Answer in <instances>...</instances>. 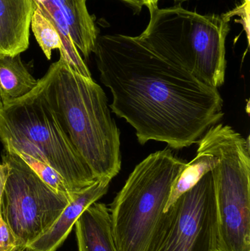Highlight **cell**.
<instances>
[{
  "label": "cell",
  "instance_id": "1",
  "mask_svg": "<svg viewBox=\"0 0 250 251\" xmlns=\"http://www.w3.org/2000/svg\"><path fill=\"white\" fill-rule=\"evenodd\" d=\"M147 7L149 23L138 36L98 35L95 62L113 96L110 108L135 128L139 143L154 140L181 150L223 119V100L194 70L191 10Z\"/></svg>",
  "mask_w": 250,
  "mask_h": 251
},
{
  "label": "cell",
  "instance_id": "2",
  "mask_svg": "<svg viewBox=\"0 0 250 251\" xmlns=\"http://www.w3.org/2000/svg\"><path fill=\"white\" fill-rule=\"evenodd\" d=\"M38 87L95 179L112 181L121 169L120 131L102 88L61 59L51 65Z\"/></svg>",
  "mask_w": 250,
  "mask_h": 251
},
{
  "label": "cell",
  "instance_id": "3",
  "mask_svg": "<svg viewBox=\"0 0 250 251\" xmlns=\"http://www.w3.org/2000/svg\"><path fill=\"white\" fill-rule=\"evenodd\" d=\"M186 163L167 148L136 165L109 206L117 251H148L172 185Z\"/></svg>",
  "mask_w": 250,
  "mask_h": 251
},
{
  "label": "cell",
  "instance_id": "4",
  "mask_svg": "<svg viewBox=\"0 0 250 251\" xmlns=\"http://www.w3.org/2000/svg\"><path fill=\"white\" fill-rule=\"evenodd\" d=\"M198 144L219 159L211 171L214 251H250V137L218 124L210 127Z\"/></svg>",
  "mask_w": 250,
  "mask_h": 251
},
{
  "label": "cell",
  "instance_id": "5",
  "mask_svg": "<svg viewBox=\"0 0 250 251\" xmlns=\"http://www.w3.org/2000/svg\"><path fill=\"white\" fill-rule=\"evenodd\" d=\"M0 140L55 170L73 194L97 181L43 99L39 87L10 104L0 102Z\"/></svg>",
  "mask_w": 250,
  "mask_h": 251
},
{
  "label": "cell",
  "instance_id": "6",
  "mask_svg": "<svg viewBox=\"0 0 250 251\" xmlns=\"http://www.w3.org/2000/svg\"><path fill=\"white\" fill-rule=\"evenodd\" d=\"M1 158L7 174L0 214L19 246H26L53 225L71 200L48 187L13 149L4 146Z\"/></svg>",
  "mask_w": 250,
  "mask_h": 251
},
{
  "label": "cell",
  "instance_id": "7",
  "mask_svg": "<svg viewBox=\"0 0 250 251\" xmlns=\"http://www.w3.org/2000/svg\"><path fill=\"white\" fill-rule=\"evenodd\" d=\"M214 218L209 172L164 214L148 251H214Z\"/></svg>",
  "mask_w": 250,
  "mask_h": 251
},
{
  "label": "cell",
  "instance_id": "8",
  "mask_svg": "<svg viewBox=\"0 0 250 251\" xmlns=\"http://www.w3.org/2000/svg\"><path fill=\"white\" fill-rule=\"evenodd\" d=\"M56 26L62 40L60 57L73 72L92 78L84 58L95 50L98 30L88 11L87 0H32Z\"/></svg>",
  "mask_w": 250,
  "mask_h": 251
},
{
  "label": "cell",
  "instance_id": "9",
  "mask_svg": "<svg viewBox=\"0 0 250 251\" xmlns=\"http://www.w3.org/2000/svg\"><path fill=\"white\" fill-rule=\"evenodd\" d=\"M227 15H201L190 11L188 45L194 70L208 85L218 89L226 79Z\"/></svg>",
  "mask_w": 250,
  "mask_h": 251
},
{
  "label": "cell",
  "instance_id": "10",
  "mask_svg": "<svg viewBox=\"0 0 250 251\" xmlns=\"http://www.w3.org/2000/svg\"><path fill=\"white\" fill-rule=\"evenodd\" d=\"M111 181L97 180L75 195L55 222L38 238L25 247L30 251H57L66 241L82 214L108 192Z\"/></svg>",
  "mask_w": 250,
  "mask_h": 251
},
{
  "label": "cell",
  "instance_id": "11",
  "mask_svg": "<svg viewBox=\"0 0 250 251\" xmlns=\"http://www.w3.org/2000/svg\"><path fill=\"white\" fill-rule=\"evenodd\" d=\"M32 0H0V54L16 56L29 45Z\"/></svg>",
  "mask_w": 250,
  "mask_h": 251
},
{
  "label": "cell",
  "instance_id": "12",
  "mask_svg": "<svg viewBox=\"0 0 250 251\" xmlns=\"http://www.w3.org/2000/svg\"><path fill=\"white\" fill-rule=\"evenodd\" d=\"M78 251H117L110 209L105 203L90 206L75 224Z\"/></svg>",
  "mask_w": 250,
  "mask_h": 251
},
{
  "label": "cell",
  "instance_id": "13",
  "mask_svg": "<svg viewBox=\"0 0 250 251\" xmlns=\"http://www.w3.org/2000/svg\"><path fill=\"white\" fill-rule=\"evenodd\" d=\"M39 82L29 73L21 59L0 54V102L3 105L22 98L33 91Z\"/></svg>",
  "mask_w": 250,
  "mask_h": 251
},
{
  "label": "cell",
  "instance_id": "14",
  "mask_svg": "<svg viewBox=\"0 0 250 251\" xmlns=\"http://www.w3.org/2000/svg\"><path fill=\"white\" fill-rule=\"evenodd\" d=\"M218 162L217 156L209 153L204 146L198 144L196 156L186 164L172 185L170 196L164 208V213L182 195L195 187L205 174L211 172Z\"/></svg>",
  "mask_w": 250,
  "mask_h": 251
},
{
  "label": "cell",
  "instance_id": "15",
  "mask_svg": "<svg viewBox=\"0 0 250 251\" xmlns=\"http://www.w3.org/2000/svg\"><path fill=\"white\" fill-rule=\"evenodd\" d=\"M30 26L37 42L46 58L50 60L52 50H60L63 47L61 38L52 22L45 16L39 7L35 4L31 18Z\"/></svg>",
  "mask_w": 250,
  "mask_h": 251
},
{
  "label": "cell",
  "instance_id": "16",
  "mask_svg": "<svg viewBox=\"0 0 250 251\" xmlns=\"http://www.w3.org/2000/svg\"><path fill=\"white\" fill-rule=\"evenodd\" d=\"M6 147H9V146H6ZM10 149H13L12 148ZM13 151L29 165V168L51 190H54L58 194L66 196L70 200L74 198L76 194H73L72 193L70 187H68L64 178L48 164L45 163L44 161L32 157L30 155Z\"/></svg>",
  "mask_w": 250,
  "mask_h": 251
},
{
  "label": "cell",
  "instance_id": "17",
  "mask_svg": "<svg viewBox=\"0 0 250 251\" xmlns=\"http://www.w3.org/2000/svg\"><path fill=\"white\" fill-rule=\"evenodd\" d=\"M18 246L16 237L0 214V251H13Z\"/></svg>",
  "mask_w": 250,
  "mask_h": 251
},
{
  "label": "cell",
  "instance_id": "18",
  "mask_svg": "<svg viewBox=\"0 0 250 251\" xmlns=\"http://www.w3.org/2000/svg\"><path fill=\"white\" fill-rule=\"evenodd\" d=\"M119 1L126 3L139 11L143 6H145V0H119Z\"/></svg>",
  "mask_w": 250,
  "mask_h": 251
},
{
  "label": "cell",
  "instance_id": "19",
  "mask_svg": "<svg viewBox=\"0 0 250 251\" xmlns=\"http://www.w3.org/2000/svg\"><path fill=\"white\" fill-rule=\"evenodd\" d=\"M145 6L148 7L149 5H155V4H158L159 1V0H145Z\"/></svg>",
  "mask_w": 250,
  "mask_h": 251
},
{
  "label": "cell",
  "instance_id": "20",
  "mask_svg": "<svg viewBox=\"0 0 250 251\" xmlns=\"http://www.w3.org/2000/svg\"><path fill=\"white\" fill-rule=\"evenodd\" d=\"M13 251H30L25 246H18Z\"/></svg>",
  "mask_w": 250,
  "mask_h": 251
},
{
  "label": "cell",
  "instance_id": "21",
  "mask_svg": "<svg viewBox=\"0 0 250 251\" xmlns=\"http://www.w3.org/2000/svg\"><path fill=\"white\" fill-rule=\"evenodd\" d=\"M176 2H183V1H188V0H174Z\"/></svg>",
  "mask_w": 250,
  "mask_h": 251
}]
</instances>
